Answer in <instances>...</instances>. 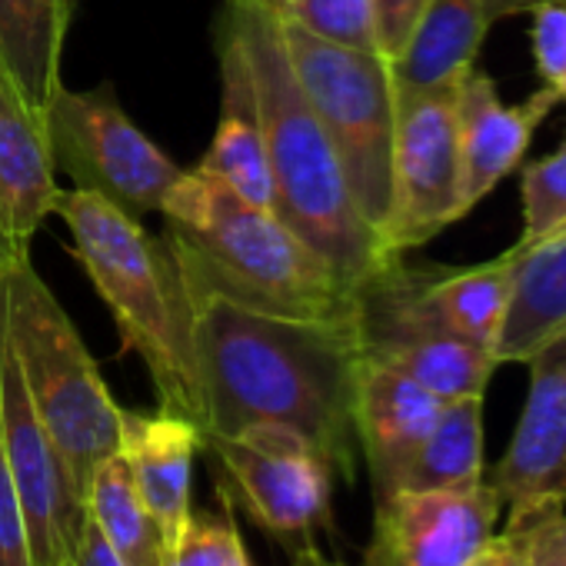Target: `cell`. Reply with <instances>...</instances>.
<instances>
[{"instance_id":"cell-1","label":"cell","mask_w":566,"mask_h":566,"mask_svg":"<svg viewBox=\"0 0 566 566\" xmlns=\"http://www.w3.org/2000/svg\"><path fill=\"white\" fill-rule=\"evenodd\" d=\"M190 287V283H187ZM207 437L287 427L354 483V324H307L230 304L190 287Z\"/></svg>"},{"instance_id":"cell-2","label":"cell","mask_w":566,"mask_h":566,"mask_svg":"<svg viewBox=\"0 0 566 566\" xmlns=\"http://www.w3.org/2000/svg\"><path fill=\"white\" fill-rule=\"evenodd\" d=\"M220 21L230 24L250 64L276 193L273 213L304 237L350 287H360L394 256L350 197L337 150L291 67L273 0H223Z\"/></svg>"},{"instance_id":"cell-3","label":"cell","mask_w":566,"mask_h":566,"mask_svg":"<svg viewBox=\"0 0 566 566\" xmlns=\"http://www.w3.org/2000/svg\"><path fill=\"white\" fill-rule=\"evenodd\" d=\"M190 287L247 311L307 324H354L357 287L273 210L203 170H184L160 207Z\"/></svg>"},{"instance_id":"cell-4","label":"cell","mask_w":566,"mask_h":566,"mask_svg":"<svg viewBox=\"0 0 566 566\" xmlns=\"http://www.w3.org/2000/svg\"><path fill=\"white\" fill-rule=\"evenodd\" d=\"M54 213L64 217L74 256L111 311L124 350L144 360L160 410L190 420L203 437L207 400L193 344V297L167 237L77 187L57 197Z\"/></svg>"},{"instance_id":"cell-5","label":"cell","mask_w":566,"mask_h":566,"mask_svg":"<svg viewBox=\"0 0 566 566\" xmlns=\"http://www.w3.org/2000/svg\"><path fill=\"white\" fill-rule=\"evenodd\" d=\"M0 324L31 407L87 500L94 470L120 450L124 407L111 397L87 344L34 270L31 253L0 266Z\"/></svg>"},{"instance_id":"cell-6","label":"cell","mask_w":566,"mask_h":566,"mask_svg":"<svg viewBox=\"0 0 566 566\" xmlns=\"http://www.w3.org/2000/svg\"><path fill=\"white\" fill-rule=\"evenodd\" d=\"M276 18L291 67L337 150L350 197L364 220L384 240V227L390 217L397 130V87L390 61L380 54L327 44L287 21L280 11Z\"/></svg>"},{"instance_id":"cell-7","label":"cell","mask_w":566,"mask_h":566,"mask_svg":"<svg viewBox=\"0 0 566 566\" xmlns=\"http://www.w3.org/2000/svg\"><path fill=\"white\" fill-rule=\"evenodd\" d=\"M44 117L54 170L137 220L160 210L184 177V167L127 117L111 81L94 91L61 84Z\"/></svg>"},{"instance_id":"cell-8","label":"cell","mask_w":566,"mask_h":566,"mask_svg":"<svg viewBox=\"0 0 566 566\" xmlns=\"http://www.w3.org/2000/svg\"><path fill=\"white\" fill-rule=\"evenodd\" d=\"M354 331L364 357L407 374L440 400L483 397L500 367L490 350L443 324L427 301L423 270L407 266L403 256L387 260L357 287Z\"/></svg>"},{"instance_id":"cell-9","label":"cell","mask_w":566,"mask_h":566,"mask_svg":"<svg viewBox=\"0 0 566 566\" xmlns=\"http://www.w3.org/2000/svg\"><path fill=\"white\" fill-rule=\"evenodd\" d=\"M203 450L220 467V486L291 559L321 549L317 533L331 530L334 520L337 470L311 440L287 427H247L207 437Z\"/></svg>"},{"instance_id":"cell-10","label":"cell","mask_w":566,"mask_h":566,"mask_svg":"<svg viewBox=\"0 0 566 566\" xmlns=\"http://www.w3.org/2000/svg\"><path fill=\"white\" fill-rule=\"evenodd\" d=\"M453 94L457 91H397L390 217L384 227L390 256L423 247L463 217Z\"/></svg>"},{"instance_id":"cell-11","label":"cell","mask_w":566,"mask_h":566,"mask_svg":"<svg viewBox=\"0 0 566 566\" xmlns=\"http://www.w3.org/2000/svg\"><path fill=\"white\" fill-rule=\"evenodd\" d=\"M0 440L24 506L34 563L67 566L87 526V500L77 493L64 457L31 407L4 324H0Z\"/></svg>"},{"instance_id":"cell-12","label":"cell","mask_w":566,"mask_h":566,"mask_svg":"<svg viewBox=\"0 0 566 566\" xmlns=\"http://www.w3.org/2000/svg\"><path fill=\"white\" fill-rule=\"evenodd\" d=\"M530 394L506 453L486 473L503 496V533H523L566 513V331L530 360Z\"/></svg>"},{"instance_id":"cell-13","label":"cell","mask_w":566,"mask_h":566,"mask_svg":"<svg viewBox=\"0 0 566 566\" xmlns=\"http://www.w3.org/2000/svg\"><path fill=\"white\" fill-rule=\"evenodd\" d=\"M503 496L486 480L467 490H397L374 503L360 566H467L500 536Z\"/></svg>"},{"instance_id":"cell-14","label":"cell","mask_w":566,"mask_h":566,"mask_svg":"<svg viewBox=\"0 0 566 566\" xmlns=\"http://www.w3.org/2000/svg\"><path fill=\"white\" fill-rule=\"evenodd\" d=\"M443 400L407 374L360 354L354 374V437L367 460L374 503L394 496L430 437Z\"/></svg>"},{"instance_id":"cell-15","label":"cell","mask_w":566,"mask_h":566,"mask_svg":"<svg viewBox=\"0 0 566 566\" xmlns=\"http://www.w3.org/2000/svg\"><path fill=\"white\" fill-rule=\"evenodd\" d=\"M563 104V94L539 87L523 104H503L496 84L483 71H470L457 94V147H460V210L463 217L513 174L549 111Z\"/></svg>"},{"instance_id":"cell-16","label":"cell","mask_w":566,"mask_h":566,"mask_svg":"<svg viewBox=\"0 0 566 566\" xmlns=\"http://www.w3.org/2000/svg\"><path fill=\"white\" fill-rule=\"evenodd\" d=\"M48 117L0 71V243L11 256L31 253V240L54 213L57 190Z\"/></svg>"},{"instance_id":"cell-17","label":"cell","mask_w":566,"mask_h":566,"mask_svg":"<svg viewBox=\"0 0 566 566\" xmlns=\"http://www.w3.org/2000/svg\"><path fill=\"white\" fill-rule=\"evenodd\" d=\"M217 48H220V57H217L220 61V124L197 170L217 177L247 203L273 210L276 193H273V177L266 164L250 64L243 57L237 34L223 21L217 28Z\"/></svg>"},{"instance_id":"cell-18","label":"cell","mask_w":566,"mask_h":566,"mask_svg":"<svg viewBox=\"0 0 566 566\" xmlns=\"http://www.w3.org/2000/svg\"><path fill=\"white\" fill-rule=\"evenodd\" d=\"M203 447L200 430L167 410L157 413H120V453L134 473V483L167 543L174 549L180 526L190 516L193 460Z\"/></svg>"},{"instance_id":"cell-19","label":"cell","mask_w":566,"mask_h":566,"mask_svg":"<svg viewBox=\"0 0 566 566\" xmlns=\"http://www.w3.org/2000/svg\"><path fill=\"white\" fill-rule=\"evenodd\" d=\"M486 31L483 0H427L403 51L390 61L394 87L400 94L457 91L476 67Z\"/></svg>"},{"instance_id":"cell-20","label":"cell","mask_w":566,"mask_h":566,"mask_svg":"<svg viewBox=\"0 0 566 566\" xmlns=\"http://www.w3.org/2000/svg\"><path fill=\"white\" fill-rule=\"evenodd\" d=\"M513 253L516 287L496 340V364H526L549 337L566 331V237Z\"/></svg>"},{"instance_id":"cell-21","label":"cell","mask_w":566,"mask_h":566,"mask_svg":"<svg viewBox=\"0 0 566 566\" xmlns=\"http://www.w3.org/2000/svg\"><path fill=\"white\" fill-rule=\"evenodd\" d=\"M516 287V253L460 270H423V291L443 324L496 357V340Z\"/></svg>"},{"instance_id":"cell-22","label":"cell","mask_w":566,"mask_h":566,"mask_svg":"<svg viewBox=\"0 0 566 566\" xmlns=\"http://www.w3.org/2000/svg\"><path fill=\"white\" fill-rule=\"evenodd\" d=\"M67 0H0V71L41 111L61 87Z\"/></svg>"},{"instance_id":"cell-23","label":"cell","mask_w":566,"mask_h":566,"mask_svg":"<svg viewBox=\"0 0 566 566\" xmlns=\"http://www.w3.org/2000/svg\"><path fill=\"white\" fill-rule=\"evenodd\" d=\"M87 516L124 566H170V549L120 450L94 470L87 486Z\"/></svg>"},{"instance_id":"cell-24","label":"cell","mask_w":566,"mask_h":566,"mask_svg":"<svg viewBox=\"0 0 566 566\" xmlns=\"http://www.w3.org/2000/svg\"><path fill=\"white\" fill-rule=\"evenodd\" d=\"M483 480V397L443 400L400 490H467Z\"/></svg>"},{"instance_id":"cell-25","label":"cell","mask_w":566,"mask_h":566,"mask_svg":"<svg viewBox=\"0 0 566 566\" xmlns=\"http://www.w3.org/2000/svg\"><path fill=\"white\" fill-rule=\"evenodd\" d=\"M523 233L513 250L536 247L553 237H566V134L559 147L523 167L520 180Z\"/></svg>"},{"instance_id":"cell-26","label":"cell","mask_w":566,"mask_h":566,"mask_svg":"<svg viewBox=\"0 0 566 566\" xmlns=\"http://www.w3.org/2000/svg\"><path fill=\"white\" fill-rule=\"evenodd\" d=\"M170 566H250L233 496L217 486V510H190L170 549Z\"/></svg>"},{"instance_id":"cell-27","label":"cell","mask_w":566,"mask_h":566,"mask_svg":"<svg viewBox=\"0 0 566 566\" xmlns=\"http://www.w3.org/2000/svg\"><path fill=\"white\" fill-rule=\"evenodd\" d=\"M276 11L307 34L364 54H380L377 14L370 0H273ZM384 57V54H380Z\"/></svg>"},{"instance_id":"cell-28","label":"cell","mask_w":566,"mask_h":566,"mask_svg":"<svg viewBox=\"0 0 566 566\" xmlns=\"http://www.w3.org/2000/svg\"><path fill=\"white\" fill-rule=\"evenodd\" d=\"M533 18V57L543 87L563 94L566 87V4H543L530 11Z\"/></svg>"},{"instance_id":"cell-29","label":"cell","mask_w":566,"mask_h":566,"mask_svg":"<svg viewBox=\"0 0 566 566\" xmlns=\"http://www.w3.org/2000/svg\"><path fill=\"white\" fill-rule=\"evenodd\" d=\"M0 566H38L31 553V533L24 520L21 496L14 490L4 440H0Z\"/></svg>"},{"instance_id":"cell-30","label":"cell","mask_w":566,"mask_h":566,"mask_svg":"<svg viewBox=\"0 0 566 566\" xmlns=\"http://www.w3.org/2000/svg\"><path fill=\"white\" fill-rule=\"evenodd\" d=\"M370 4H374V14H377L380 54L387 61H394L403 51L420 11L427 8V0H370Z\"/></svg>"},{"instance_id":"cell-31","label":"cell","mask_w":566,"mask_h":566,"mask_svg":"<svg viewBox=\"0 0 566 566\" xmlns=\"http://www.w3.org/2000/svg\"><path fill=\"white\" fill-rule=\"evenodd\" d=\"M523 546V566H566V549L546 533L543 523L516 533Z\"/></svg>"},{"instance_id":"cell-32","label":"cell","mask_w":566,"mask_h":566,"mask_svg":"<svg viewBox=\"0 0 566 566\" xmlns=\"http://www.w3.org/2000/svg\"><path fill=\"white\" fill-rule=\"evenodd\" d=\"M67 566H124V563L111 549V543L104 539V533L97 530V523L87 516V526H84V533H81V539H77Z\"/></svg>"},{"instance_id":"cell-33","label":"cell","mask_w":566,"mask_h":566,"mask_svg":"<svg viewBox=\"0 0 566 566\" xmlns=\"http://www.w3.org/2000/svg\"><path fill=\"white\" fill-rule=\"evenodd\" d=\"M486 4V18L490 24L496 21H506V18H520V14H530L543 4H566V0H483Z\"/></svg>"},{"instance_id":"cell-34","label":"cell","mask_w":566,"mask_h":566,"mask_svg":"<svg viewBox=\"0 0 566 566\" xmlns=\"http://www.w3.org/2000/svg\"><path fill=\"white\" fill-rule=\"evenodd\" d=\"M503 566H523V546H520V536L516 533H503Z\"/></svg>"},{"instance_id":"cell-35","label":"cell","mask_w":566,"mask_h":566,"mask_svg":"<svg viewBox=\"0 0 566 566\" xmlns=\"http://www.w3.org/2000/svg\"><path fill=\"white\" fill-rule=\"evenodd\" d=\"M287 566H347V563L324 556V549H311V553H304V556H294Z\"/></svg>"},{"instance_id":"cell-36","label":"cell","mask_w":566,"mask_h":566,"mask_svg":"<svg viewBox=\"0 0 566 566\" xmlns=\"http://www.w3.org/2000/svg\"><path fill=\"white\" fill-rule=\"evenodd\" d=\"M467 566H503V536H496L493 546L483 549V553H480L473 563H467Z\"/></svg>"},{"instance_id":"cell-37","label":"cell","mask_w":566,"mask_h":566,"mask_svg":"<svg viewBox=\"0 0 566 566\" xmlns=\"http://www.w3.org/2000/svg\"><path fill=\"white\" fill-rule=\"evenodd\" d=\"M543 526H546V533L566 549V513H556V516H549V520H543Z\"/></svg>"},{"instance_id":"cell-38","label":"cell","mask_w":566,"mask_h":566,"mask_svg":"<svg viewBox=\"0 0 566 566\" xmlns=\"http://www.w3.org/2000/svg\"><path fill=\"white\" fill-rule=\"evenodd\" d=\"M8 260H11V253H8V247H4V243H0V266H4Z\"/></svg>"},{"instance_id":"cell-39","label":"cell","mask_w":566,"mask_h":566,"mask_svg":"<svg viewBox=\"0 0 566 566\" xmlns=\"http://www.w3.org/2000/svg\"><path fill=\"white\" fill-rule=\"evenodd\" d=\"M563 101H566V87H563Z\"/></svg>"},{"instance_id":"cell-40","label":"cell","mask_w":566,"mask_h":566,"mask_svg":"<svg viewBox=\"0 0 566 566\" xmlns=\"http://www.w3.org/2000/svg\"><path fill=\"white\" fill-rule=\"evenodd\" d=\"M283 4H287V0H283Z\"/></svg>"}]
</instances>
